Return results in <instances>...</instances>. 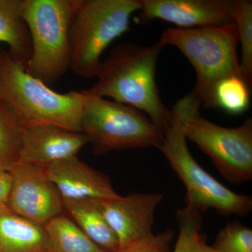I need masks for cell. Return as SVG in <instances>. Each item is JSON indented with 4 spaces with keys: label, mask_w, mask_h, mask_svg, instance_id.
<instances>
[{
    "label": "cell",
    "mask_w": 252,
    "mask_h": 252,
    "mask_svg": "<svg viewBox=\"0 0 252 252\" xmlns=\"http://www.w3.org/2000/svg\"><path fill=\"white\" fill-rule=\"evenodd\" d=\"M211 247L215 252H252V230L233 220L219 232Z\"/></svg>",
    "instance_id": "22"
},
{
    "label": "cell",
    "mask_w": 252,
    "mask_h": 252,
    "mask_svg": "<svg viewBox=\"0 0 252 252\" xmlns=\"http://www.w3.org/2000/svg\"><path fill=\"white\" fill-rule=\"evenodd\" d=\"M0 252H52L45 226L0 207Z\"/></svg>",
    "instance_id": "14"
},
{
    "label": "cell",
    "mask_w": 252,
    "mask_h": 252,
    "mask_svg": "<svg viewBox=\"0 0 252 252\" xmlns=\"http://www.w3.org/2000/svg\"><path fill=\"white\" fill-rule=\"evenodd\" d=\"M63 206L76 224L104 252H116L119 241L107 223L98 200H63Z\"/></svg>",
    "instance_id": "15"
},
{
    "label": "cell",
    "mask_w": 252,
    "mask_h": 252,
    "mask_svg": "<svg viewBox=\"0 0 252 252\" xmlns=\"http://www.w3.org/2000/svg\"><path fill=\"white\" fill-rule=\"evenodd\" d=\"M161 193H136L98 200L107 223L119 241V248L154 235V214Z\"/></svg>",
    "instance_id": "11"
},
{
    "label": "cell",
    "mask_w": 252,
    "mask_h": 252,
    "mask_svg": "<svg viewBox=\"0 0 252 252\" xmlns=\"http://www.w3.org/2000/svg\"><path fill=\"white\" fill-rule=\"evenodd\" d=\"M235 24L238 41L241 44L240 67L244 75L252 83V1L234 0Z\"/></svg>",
    "instance_id": "21"
},
{
    "label": "cell",
    "mask_w": 252,
    "mask_h": 252,
    "mask_svg": "<svg viewBox=\"0 0 252 252\" xmlns=\"http://www.w3.org/2000/svg\"><path fill=\"white\" fill-rule=\"evenodd\" d=\"M140 7V0H72L70 69L76 75L97 77L104 50L130 30L131 16Z\"/></svg>",
    "instance_id": "4"
},
{
    "label": "cell",
    "mask_w": 252,
    "mask_h": 252,
    "mask_svg": "<svg viewBox=\"0 0 252 252\" xmlns=\"http://www.w3.org/2000/svg\"><path fill=\"white\" fill-rule=\"evenodd\" d=\"M175 235L173 230L167 228L158 234L152 235L119 248L116 252H170V245Z\"/></svg>",
    "instance_id": "23"
},
{
    "label": "cell",
    "mask_w": 252,
    "mask_h": 252,
    "mask_svg": "<svg viewBox=\"0 0 252 252\" xmlns=\"http://www.w3.org/2000/svg\"><path fill=\"white\" fill-rule=\"evenodd\" d=\"M45 167L63 200H109L119 197L107 176L81 161L77 156Z\"/></svg>",
    "instance_id": "13"
},
{
    "label": "cell",
    "mask_w": 252,
    "mask_h": 252,
    "mask_svg": "<svg viewBox=\"0 0 252 252\" xmlns=\"http://www.w3.org/2000/svg\"><path fill=\"white\" fill-rule=\"evenodd\" d=\"M89 139L81 132L42 124L23 127L18 161L46 167L75 157Z\"/></svg>",
    "instance_id": "12"
},
{
    "label": "cell",
    "mask_w": 252,
    "mask_h": 252,
    "mask_svg": "<svg viewBox=\"0 0 252 252\" xmlns=\"http://www.w3.org/2000/svg\"><path fill=\"white\" fill-rule=\"evenodd\" d=\"M172 122L164 132L163 141L158 149L185 186L186 205L200 213L214 209L225 217L248 215L252 210V197L235 193L221 185L190 154L184 131L180 99L172 108Z\"/></svg>",
    "instance_id": "5"
},
{
    "label": "cell",
    "mask_w": 252,
    "mask_h": 252,
    "mask_svg": "<svg viewBox=\"0 0 252 252\" xmlns=\"http://www.w3.org/2000/svg\"><path fill=\"white\" fill-rule=\"evenodd\" d=\"M159 42L182 51L196 73V84L190 91L205 108H216L215 90L219 83L230 77L244 75L238 54V36L235 23L203 28H169Z\"/></svg>",
    "instance_id": "3"
},
{
    "label": "cell",
    "mask_w": 252,
    "mask_h": 252,
    "mask_svg": "<svg viewBox=\"0 0 252 252\" xmlns=\"http://www.w3.org/2000/svg\"><path fill=\"white\" fill-rule=\"evenodd\" d=\"M137 21L159 19L179 28L220 27L235 23L234 0H140Z\"/></svg>",
    "instance_id": "10"
},
{
    "label": "cell",
    "mask_w": 252,
    "mask_h": 252,
    "mask_svg": "<svg viewBox=\"0 0 252 252\" xmlns=\"http://www.w3.org/2000/svg\"><path fill=\"white\" fill-rule=\"evenodd\" d=\"M187 139L211 158L227 182L241 185L252 179V120L241 126L222 127L202 117L201 102L189 93L180 99Z\"/></svg>",
    "instance_id": "8"
},
{
    "label": "cell",
    "mask_w": 252,
    "mask_h": 252,
    "mask_svg": "<svg viewBox=\"0 0 252 252\" xmlns=\"http://www.w3.org/2000/svg\"><path fill=\"white\" fill-rule=\"evenodd\" d=\"M23 127L0 98V170L18 161Z\"/></svg>",
    "instance_id": "19"
},
{
    "label": "cell",
    "mask_w": 252,
    "mask_h": 252,
    "mask_svg": "<svg viewBox=\"0 0 252 252\" xmlns=\"http://www.w3.org/2000/svg\"><path fill=\"white\" fill-rule=\"evenodd\" d=\"M52 252H104L70 219L63 215L45 225Z\"/></svg>",
    "instance_id": "17"
},
{
    "label": "cell",
    "mask_w": 252,
    "mask_h": 252,
    "mask_svg": "<svg viewBox=\"0 0 252 252\" xmlns=\"http://www.w3.org/2000/svg\"><path fill=\"white\" fill-rule=\"evenodd\" d=\"M179 235L173 252H215L202 233L203 218L200 212L186 205L176 212Z\"/></svg>",
    "instance_id": "18"
},
{
    "label": "cell",
    "mask_w": 252,
    "mask_h": 252,
    "mask_svg": "<svg viewBox=\"0 0 252 252\" xmlns=\"http://www.w3.org/2000/svg\"><path fill=\"white\" fill-rule=\"evenodd\" d=\"M163 48L159 41L149 46L132 43L114 46L102 61L95 84L87 91L138 109L165 131L172 122V110L162 102L156 79Z\"/></svg>",
    "instance_id": "1"
},
{
    "label": "cell",
    "mask_w": 252,
    "mask_h": 252,
    "mask_svg": "<svg viewBox=\"0 0 252 252\" xmlns=\"http://www.w3.org/2000/svg\"><path fill=\"white\" fill-rule=\"evenodd\" d=\"M11 174L6 170H0V207L7 206L11 191Z\"/></svg>",
    "instance_id": "24"
},
{
    "label": "cell",
    "mask_w": 252,
    "mask_h": 252,
    "mask_svg": "<svg viewBox=\"0 0 252 252\" xmlns=\"http://www.w3.org/2000/svg\"><path fill=\"white\" fill-rule=\"evenodd\" d=\"M72 0H23L22 16L31 39L26 70L52 85L70 69Z\"/></svg>",
    "instance_id": "6"
},
{
    "label": "cell",
    "mask_w": 252,
    "mask_h": 252,
    "mask_svg": "<svg viewBox=\"0 0 252 252\" xmlns=\"http://www.w3.org/2000/svg\"><path fill=\"white\" fill-rule=\"evenodd\" d=\"M83 93L81 132L93 144L94 154L148 147L158 149L161 145L165 131L143 112L87 90Z\"/></svg>",
    "instance_id": "7"
},
{
    "label": "cell",
    "mask_w": 252,
    "mask_h": 252,
    "mask_svg": "<svg viewBox=\"0 0 252 252\" xmlns=\"http://www.w3.org/2000/svg\"><path fill=\"white\" fill-rule=\"evenodd\" d=\"M23 0H0V42L9 47V55L27 64L31 54V39L22 16Z\"/></svg>",
    "instance_id": "16"
},
{
    "label": "cell",
    "mask_w": 252,
    "mask_h": 252,
    "mask_svg": "<svg viewBox=\"0 0 252 252\" xmlns=\"http://www.w3.org/2000/svg\"><path fill=\"white\" fill-rule=\"evenodd\" d=\"M0 98L23 127L50 124L81 132L83 91L59 94L51 90L5 52L0 56Z\"/></svg>",
    "instance_id": "2"
},
{
    "label": "cell",
    "mask_w": 252,
    "mask_h": 252,
    "mask_svg": "<svg viewBox=\"0 0 252 252\" xmlns=\"http://www.w3.org/2000/svg\"><path fill=\"white\" fill-rule=\"evenodd\" d=\"M6 170L12 178L6 206L11 211L44 225L62 215V197L46 175L45 167L17 161Z\"/></svg>",
    "instance_id": "9"
},
{
    "label": "cell",
    "mask_w": 252,
    "mask_h": 252,
    "mask_svg": "<svg viewBox=\"0 0 252 252\" xmlns=\"http://www.w3.org/2000/svg\"><path fill=\"white\" fill-rule=\"evenodd\" d=\"M251 84L238 77H230L219 83L215 90L216 108L233 115L243 114L249 108Z\"/></svg>",
    "instance_id": "20"
},
{
    "label": "cell",
    "mask_w": 252,
    "mask_h": 252,
    "mask_svg": "<svg viewBox=\"0 0 252 252\" xmlns=\"http://www.w3.org/2000/svg\"><path fill=\"white\" fill-rule=\"evenodd\" d=\"M1 51H0V56H1Z\"/></svg>",
    "instance_id": "25"
}]
</instances>
